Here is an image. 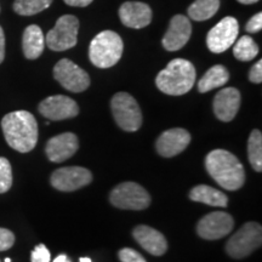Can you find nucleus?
I'll return each instance as SVG.
<instances>
[{
  "mask_svg": "<svg viewBox=\"0 0 262 262\" xmlns=\"http://www.w3.org/2000/svg\"><path fill=\"white\" fill-rule=\"evenodd\" d=\"M2 129L8 145L21 153H28L37 146L38 123L27 111L11 112L2 119Z\"/></svg>",
  "mask_w": 262,
  "mask_h": 262,
  "instance_id": "f257e3e1",
  "label": "nucleus"
},
{
  "mask_svg": "<svg viewBox=\"0 0 262 262\" xmlns=\"http://www.w3.org/2000/svg\"><path fill=\"white\" fill-rule=\"evenodd\" d=\"M205 168L221 187L237 191L245 182V170L237 157L226 149H214L206 156Z\"/></svg>",
  "mask_w": 262,
  "mask_h": 262,
  "instance_id": "f03ea898",
  "label": "nucleus"
},
{
  "mask_svg": "<svg viewBox=\"0 0 262 262\" xmlns=\"http://www.w3.org/2000/svg\"><path fill=\"white\" fill-rule=\"evenodd\" d=\"M195 68L191 62L175 58L156 78L157 88L166 95L180 96L187 94L195 83Z\"/></svg>",
  "mask_w": 262,
  "mask_h": 262,
  "instance_id": "7ed1b4c3",
  "label": "nucleus"
},
{
  "mask_svg": "<svg viewBox=\"0 0 262 262\" xmlns=\"http://www.w3.org/2000/svg\"><path fill=\"white\" fill-rule=\"evenodd\" d=\"M124 44L118 33L103 31L90 42L89 57L91 63L98 68H111L122 58Z\"/></svg>",
  "mask_w": 262,
  "mask_h": 262,
  "instance_id": "20e7f679",
  "label": "nucleus"
},
{
  "mask_svg": "<svg viewBox=\"0 0 262 262\" xmlns=\"http://www.w3.org/2000/svg\"><path fill=\"white\" fill-rule=\"evenodd\" d=\"M262 227L257 222H248L228 239L226 253L233 258H244L261 247Z\"/></svg>",
  "mask_w": 262,
  "mask_h": 262,
  "instance_id": "39448f33",
  "label": "nucleus"
},
{
  "mask_svg": "<svg viewBox=\"0 0 262 262\" xmlns=\"http://www.w3.org/2000/svg\"><path fill=\"white\" fill-rule=\"evenodd\" d=\"M111 110L118 126L134 133L142 125V113L137 101L127 93H118L111 100Z\"/></svg>",
  "mask_w": 262,
  "mask_h": 262,
  "instance_id": "423d86ee",
  "label": "nucleus"
},
{
  "mask_svg": "<svg viewBox=\"0 0 262 262\" xmlns=\"http://www.w3.org/2000/svg\"><path fill=\"white\" fill-rule=\"evenodd\" d=\"M79 19L75 16L63 15L45 38V44L52 51H66L77 45Z\"/></svg>",
  "mask_w": 262,
  "mask_h": 262,
  "instance_id": "0eeeda50",
  "label": "nucleus"
},
{
  "mask_svg": "<svg viewBox=\"0 0 262 262\" xmlns=\"http://www.w3.org/2000/svg\"><path fill=\"white\" fill-rule=\"evenodd\" d=\"M110 201L123 210H143L150 204V195L139 183L123 182L111 192Z\"/></svg>",
  "mask_w": 262,
  "mask_h": 262,
  "instance_id": "6e6552de",
  "label": "nucleus"
},
{
  "mask_svg": "<svg viewBox=\"0 0 262 262\" xmlns=\"http://www.w3.org/2000/svg\"><path fill=\"white\" fill-rule=\"evenodd\" d=\"M54 78L72 93H83L90 86L89 74L68 58L57 62L54 67Z\"/></svg>",
  "mask_w": 262,
  "mask_h": 262,
  "instance_id": "1a4fd4ad",
  "label": "nucleus"
},
{
  "mask_svg": "<svg viewBox=\"0 0 262 262\" xmlns=\"http://www.w3.org/2000/svg\"><path fill=\"white\" fill-rule=\"evenodd\" d=\"M239 25L234 17L222 18L215 27H212L206 35V45L214 54H221L228 50L237 40Z\"/></svg>",
  "mask_w": 262,
  "mask_h": 262,
  "instance_id": "9d476101",
  "label": "nucleus"
},
{
  "mask_svg": "<svg viewBox=\"0 0 262 262\" xmlns=\"http://www.w3.org/2000/svg\"><path fill=\"white\" fill-rule=\"evenodd\" d=\"M93 181V173L83 166H66L52 172V187L61 192H73L88 186Z\"/></svg>",
  "mask_w": 262,
  "mask_h": 262,
  "instance_id": "9b49d317",
  "label": "nucleus"
},
{
  "mask_svg": "<svg viewBox=\"0 0 262 262\" xmlns=\"http://www.w3.org/2000/svg\"><path fill=\"white\" fill-rule=\"evenodd\" d=\"M234 227V220L224 211H214L205 215L196 225V233L206 241H216L228 235Z\"/></svg>",
  "mask_w": 262,
  "mask_h": 262,
  "instance_id": "f8f14e48",
  "label": "nucleus"
},
{
  "mask_svg": "<svg viewBox=\"0 0 262 262\" xmlns=\"http://www.w3.org/2000/svg\"><path fill=\"white\" fill-rule=\"evenodd\" d=\"M39 113L50 120H63L79 114V107L73 98L64 95L49 96L39 103Z\"/></svg>",
  "mask_w": 262,
  "mask_h": 262,
  "instance_id": "ddd939ff",
  "label": "nucleus"
},
{
  "mask_svg": "<svg viewBox=\"0 0 262 262\" xmlns=\"http://www.w3.org/2000/svg\"><path fill=\"white\" fill-rule=\"evenodd\" d=\"M191 142V135L182 127L164 131L156 143L157 152L165 158H171L183 152Z\"/></svg>",
  "mask_w": 262,
  "mask_h": 262,
  "instance_id": "4468645a",
  "label": "nucleus"
},
{
  "mask_svg": "<svg viewBox=\"0 0 262 262\" xmlns=\"http://www.w3.org/2000/svg\"><path fill=\"white\" fill-rule=\"evenodd\" d=\"M191 34L192 25L189 18L183 15H175L163 38V47L168 51H178L187 44Z\"/></svg>",
  "mask_w": 262,
  "mask_h": 262,
  "instance_id": "2eb2a0df",
  "label": "nucleus"
},
{
  "mask_svg": "<svg viewBox=\"0 0 262 262\" xmlns=\"http://www.w3.org/2000/svg\"><path fill=\"white\" fill-rule=\"evenodd\" d=\"M79 148V141L73 133H63L48 141L45 152L50 162L62 163L73 157Z\"/></svg>",
  "mask_w": 262,
  "mask_h": 262,
  "instance_id": "dca6fc26",
  "label": "nucleus"
},
{
  "mask_svg": "<svg viewBox=\"0 0 262 262\" xmlns=\"http://www.w3.org/2000/svg\"><path fill=\"white\" fill-rule=\"evenodd\" d=\"M241 107V93L235 88H225L214 98V113L221 122L228 123L237 116Z\"/></svg>",
  "mask_w": 262,
  "mask_h": 262,
  "instance_id": "f3484780",
  "label": "nucleus"
},
{
  "mask_svg": "<svg viewBox=\"0 0 262 262\" xmlns=\"http://www.w3.org/2000/svg\"><path fill=\"white\" fill-rule=\"evenodd\" d=\"M119 17L126 27L141 29L147 27L152 21V10L146 3L126 2L120 6Z\"/></svg>",
  "mask_w": 262,
  "mask_h": 262,
  "instance_id": "a211bd4d",
  "label": "nucleus"
},
{
  "mask_svg": "<svg viewBox=\"0 0 262 262\" xmlns=\"http://www.w3.org/2000/svg\"><path fill=\"white\" fill-rule=\"evenodd\" d=\"M133 235L135 241L147 253L155 256H162L168 250V242L157 229L146 225H140L134 228Z\"/></svg>",
  "mask_w": 262,
  "mask_h": 262,
  "instance_id": "6ab92c4d",
  "label": "nucleus"
},
{
  "mask_svg": "<svg viewBox=\"0 0 262 262\" xmlns=\"http://www.w3.org/2000/svg\"><path fill=\"white\" fill-rule=\"evenodd\" d=\"M45 48V38L40 27L31 25L25 29L22 37V49L28 60H37L40 57Z\"/></svg>",
  "mask_w": 262,
  "mask_h": 262,
  "instance_id": "aec40b11",
  "label": "nucleus"
},
{
  "mask_svg": "<svg viewBox=\"0 0 262 262\" xmlns=\"http://www.w3.org/2000/svg\"><path fill=\"white\" fill-rule=\"evenodd\" d=\"M189 199L193 202L203 203L210 206L226 208L228 204V196L224 192L206 185H198L189 192Z\"/></svg>",
  "mask_w": 262,
  "mask_h": 262,
  "instance_id": "412c9836",
  "label": "nucleus"
},
{
  "mask_svg": "<svg viewBox=\"0 0 262 262\" xmlns=\"http://www.w3.org/2000/svg\"><path fill=\"white\" fill-rule=\"evenodd\" d=\"M228 79L229 73L227 68L221 64H216L206 72L198 81V91L204 94L216 89V88H221L227 83Z\"/></svg>",
  "mask_w": 262,
  "mask_h": 262,
  "instance_id": "4be33fe9",
  "label": "nucleus"
},
{
  "mask_svg": "<svg viewBox=\"0 0 262 262\" xmlns=\"http://www.w3.org/2000/svg\"><path fill=\"white\" fill-rule=\"evenodd\" d=\"M220 8V0H195L188 8V16L194 21L211 18Z\"/></svg>",
  "mask_w": 262,
  "mask_h": 262,
  "instance_id": "5701e85b",
  "label": "nucleus"
},
{
  "mask_svg": "<svg viewBox=\"0 0 262 262\" xmlns=\"http://www.w3.org/2000/svg\"><path fill=\"white\" fill-rule=\"evenodd\" d=\"M249 162L255 171H262V134L260 130H253L248 142Z\"/></svg>",
  "mask_w": 262,
  "mask_h": 262,
  "instance_id": "b1692460",
  "label": "nucleus"
},
{
  "mask_svg": "<svg viewBox=\"0 0 262 262\" xmlns=\"http://www.w3.org/2000/svg\"><path fill=\"white\" fill-rule=\"evenodd\" d=\"M257 54L258 47L253 38L248 37V35H243L241 39H238V41L235 40L233 55L237 60L243 62L251 61L257 56Z\"/></svg>",
  "mask_w": 262,
  "mask_h": 262,
  "instance_id": "393cba45",
  "label": "nucleus"
},
{
  "mask_svg": "<svg viewBox=\"0 0 262 262\" xmlns=\"http://www.w3.org/2000/svg\"><path fill=\"white\" fill-rule=\"evenodd\" d=\"M52 0H15L14 10L21 16H33L47 10Z\"/></svg>",
  "mask_w": 262,
  "mask_h": 262,
  "instance_id": "a878e982",
  "label": "nucleus"
},
{
  "mask_svg": "<svg viewBox=\"0 0 262 262\" xmlns=\"http://www.w3.org/2000/svg\"><path fill=\"white\" fill-rule=\"evenodd\" d=\"M12 186L11 164L6 158L0 157V193L8 192Z\"/></svg>",
  "mask_w": 262,
  "mask_h": 262,
  "instance_id": "bb28decb",
  "label": "nucleus"
},
{
  "mask_svg": "<svg viewBox=\"0 0 262 262\" xmlns=\"http://www.w3.org/2000/svg\"><path fill=\"white\" fill-rule=\"evenodd\" d=\"M119 260L122 262H147L145 257L139 251L134 250L131 248H124L118 253Z\"/></svg>",
  "mask_w": 262,
  "mask_h": 262,
  "instance_id": "cd10ccee",
  "label": "nucleus"
},
{
  "mask_svg": "<svg viewBox=\"0 0 262 262\" xmlns=\"http://www.w3.org/2000/svg\"><path fill=\"white\" fill-rule=\"evenodd\" d=\"M51 255L50 251L48 250V248L44 244H39L34 248V250L32 251L31 255V261L32 262H50Z\"/></svg>",
  "mask_w": 262,
  "mask_h": 262,
  "instance_id": "c85d7f7f",
  "label": "nucleus"
},
{
  "mask_svg": "<svg viewBox=\"0 0 262 262\" xmlns=\"http://www.w3.org/2000/svg\"><path fill=\"white\" fill-rule=\"evenodd\" d=\"M15 244V234L10 229L0 228V251L9 250Z\"/></svg>",
  "mask_w": 262,
  "mask_h": 262,
  "instance_id": "c756f323",
  "label": "nucleus"
},
{
  "mask_svg": "<svg viewBox=\"0 0 262 262\" xmlns=\"http://www.w3.org/2000/svg\"><path fill=\"white\" fill-rule=\"evenodd\" d=\"M262 28V14L261 12H257L256 15H254L253 17L249 19V22L245 26V29H247L248 33H257L260 32Z\"/></svg>",
  "mask_w": 262,
  "mask_h": 262,
  "instance_id": "7c9ffc66",
  "label": "nucleus"
},
{
  "mask_svg": "<svg viewBox=\"0 0 262 262\" xmlns=\"http://www.w3.org/2000/svg\"><path fill=\"white\" fill-rule=\"evenodd\" d=\"M249 80L255 84H260L262 81V60L257 61L251 67L250 73H249Z\"/></svg>",
  "mask_w": 262,
  "mask_h": 262,
  "instance_id": "2f4dec72",
  "label": "nucleus"
},
{
  "mask_svg": "<svg viewBox=\"0 0 262 262\" xmlns=\"http://www.w3.org/2000/svg\"><path fill=\"white\" fill-rule=\"evenodd\" d=\"M94 0H64V3L70 6H75V8H85L90 5Z\"/></svg>",
  "mask_w": 262,
  "mask_h": 262,
  "instance_id": "473e14b6",
  "label": "nucleus"
},
{
  "mask_svg": "<svg viewBox=\"0 0 262 262\" xmlns=\"http://www.w3.org/2000/svg\"><path fill=\"white\" fill-rule=\"evenodd\" d=\"M5 57V35L3 28L0 27V63L4 61Z\"/></svg>",
  "mask_w": 262,
  "mask_h": 262,
  "instance_id": "72a5a7b5",
  "label": "nucleus"
},
{
  "mask_svg": "<svg viewBox=\"0 0 262 262\" xmlns=\"http://www.w3.org/2000/svg\"><path fill=\"white\" fill-rule=\"evenodd\" d=\"M54 262H71V260L67 257V255L62 254V255H58V256L54 260Z\"/></svg>",
  "mask_w": 262,
  "mask_h": 262,
  "instance_id": "f704fd0d",
  "label": "nucleus"
},
{
  "mask_svg": "<svg viewBox=\"0 0 262 262\" xmlns=\"http://www.w3.org/2000/svg\"><path fill=\"white\" fill-rule=\"evenodd\" d=\"M239 3H242V4H245V5H250V4H255V3H257L258 0H238Z\"/></svg>",
  "mask_w": 262,
  "mask_h": 262,
  "instance_id": "c9c22d12",
  "label": "nucleus"
},
{
  "mask_svg": "<svg viewBox=\"0 0 262 262\" xmlns=\"http://www.w3.org/2000/svg\"><path fill=\"white\" fill-rule=\"evenodd\" d=\"M79 262H93V261H91L89 257H80Z\"/></svg>",
  "mask_w": 262,
  "mask_h": 262,
  "instance_id": "e433bc0d",
  "label": "nucleus"
},
{
  "mask_svg": "<svg viewBox=\"0 0 262 262\" xmlns=\"http://www.w3.org/2000/svg\"><path fill=\"white\" fill-rule=\"evenodd\" d=\"M5 262H11V260H10V258L8 257V258H5Z\"/></svg>",
  "mask_w": 262,
  "mask_h": 262,
  "instance_id": "4c0bfd02",
  "label": "nucleus"
},
{
  "mask_svg": "<svg viewBox=\"0 0 262 262\" xmlns=\"http://www.w3.org/2000/svg\"><path fill=\"white\" fill-rule=\"evenodd\" d=\"M0 262H2V261H0Z\"/></svg>",
  "mask_w": 262,
  "mask_h": 262,
  "instance_id": "58836bf2",
  "label": "nucleus"
}]
</instances>
